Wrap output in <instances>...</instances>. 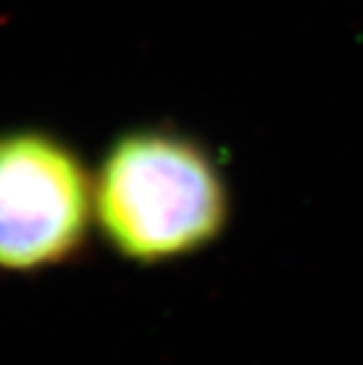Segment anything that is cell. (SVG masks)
I'll list each match as a JSON object with an SVG mask.
<instances>
[{"instance_id": "7a4b0ae2", "label": "cell", "mask_w": 363, "mask_h": 365, "mask_svg": "<svg viewBox=\"0 0 363 365\" xmlns=\"http://www.w3.org/2000/svg\"><path fill=\"white\" fill-rule=\"evenodd\" d=\"M95 227L92 173L61 137L0 132V271L38 274L78 259Z\"/></svg>"}, {"instance_id": "6da1fadb", "label": "cell", "mask_w": 363, "mask_h": 365, "mask_svg": "<svg viewBox=\"0 0 363 365\" xmlns=\"http://www.w3.org/2000/svg\"><path fill=\"white\" fill-rule=\"evenodd\" d=\"M95 227L118 257L160 264L222 236L229 186L208 146L175 128H135L106 146L92 175Z\"/></svg>"}]
</instances>
